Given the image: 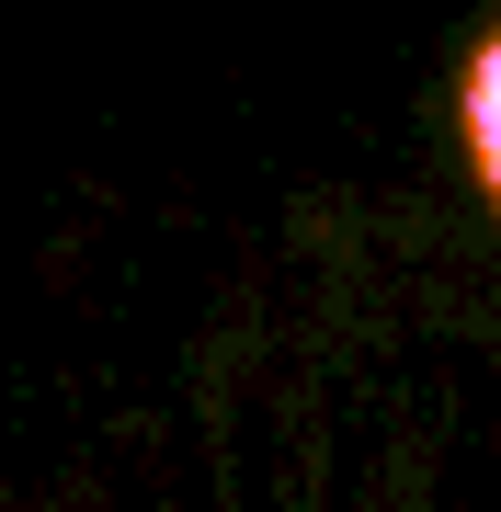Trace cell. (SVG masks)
<instances>
[{"label":"cell","mask_w":501,"mask_h":512,"mask_svg":"<svg viewBox=\"0 0 501 512\" xmlns=\"http://www.w3.org/2000/svg\"><path fill=\"white\" fill-rule=\"evenodd\" d=\"M456 137H467V171H479V194L501 217V23L479 35V57H467V80H456Z\"/></svg>","instance_id":"cell-1"}]
</instances>
